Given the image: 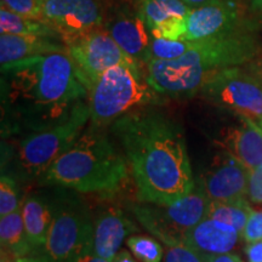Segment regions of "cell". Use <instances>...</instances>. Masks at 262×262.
Wrapping results in <instances>:
<instances>
[{
  "instance_id": "cell-3",
  "label": "cell",
  "mask_w": 262,
  "mask_h": 262,
  "mask_svg": "<svg viewBox=\"0 0 262 262\" xmlns=\"http://www.w3.org/2000/svg\"><path fill=\"white\" fill-rule=\"evenodd\" d=\"M253 35L237 31L206 40L193 41L191 50L175 60L149 61L145 66L147 81L164 97H189L198 94L212 75L238 67L257 55Z\"/></svg>"
},
{
  "instance_id": "cell-35",
  "label": "cell",
  "mask_w": 262,
  "mask_h": 262,
  "mask_svg": "<svg viewBox=\"0 0 262 262\" xmlns=\"http://www.w3.org/2000/svg\"><path fill=\"white\" fill-rule=\"evenodd\" d=\"M16 258L17 257L14 254H11L10 251L2 248V251H0V262H16Z\"/></svg>"
},
{
  "instance_id": "cell-18",
  "label": "cell",
  "mask_w": 262,
  "mask_h": 262,
  "mask_svg": "<svg viewBox=\"0 0 262 262\" xmlns=\"http://www.w3.org/2000/svg\"><path fill=\"white\" fill-rule=\"evenodd\" d=\"M242 234L233 226L205 217L186 235L185 243L205 255L231 253Z\"/></svg>"
},
{
  "instance_id": "cell-6",
  "label": "cell",
  "mask_w": 262,
  "mask_h": 262,
  "mask_svg": "<svg viewBox=\"0 0 262 262\" xmlns=\"http://www.w3.org/2000/svg\"><path fill=\"white\" fill-rule=\"evenodd\" d=\"M94 220L79 199L58 195L56 211L39 256L45 262H77L91 255Z\"/></svg>"
},
{
  "instance_id": "cell-32",
  "label": "cell",
  "mask_w": 262,
  "mask_h": 262,
  "mask_svg": "<svg viewBox=\"0 0 262 262\" xmlns=\"http://www.w3.org/2000/svg\"><path fill=\"white\" fill-rule=\"evenodd\" d=\"M205 262H243V260L238 255L226 253L217 255H208V256H205Z\"/></svg>"
},
{
  "instance_id": "cell-27",
  "label": "cell",
  "mask_w": 262,
  "mask_h": 262,
  "mask_svg": "<svg viewBox=\"0 0 262 262\" xmlns=\"http://www.w3.org/2000/svg\"><path fill=\"white\" fill-rule=\"evenodd\" d=\"M2 8L25 17L42 21L41 0H2Z\"/></svg>"
},
{
  "instance_id": "cell-14",
  "label": "cell",
  "mask_w": 262,
  "mask_h": 262,
  "mask_svg": "<svg viewBox=\"0 0 262 262\" xmlns=\"http://www.w3.org/2000/svg\"><path fill=\"white\" fill-rule=\"evenodd\" d=\"M103 28L110 33L120 49L140 66L146 64L152 34L139 9L122 8L107 14Z\"/></svg>"
},
{
  "instance_id": "cell-21",
  "label": "cell",
  "mask_w": 262,
  "mask_h": 262,
  "mask_svg": "<svg viewBox=\"0 0 262 262\" xmlns=\"http://www.w3.org/2000/svg\"><path fill=\"white\" fill-rule=\"evenodd\" d=\"M0 243L3 249L14 254L16 257L28 256L33 251L26 234L21 208L0 217Z\"/></svg>"
},
{
  "instance_id": "cell-1",
  "label": "cell",
  "mask_w": 262,
  "mask_h": 262,
  "mask_svg": "<svg viewBox=\"0 0 262 262\" xmlns=\"http://www.w3.org/2000/svg\"><path fill=\"white\" fill-rule=\"evenodd\" d=\"M129 164L141 203L171 204L194 188L183 127L152 106L140 107L111 124Z\"/></svg>"
},
{
  "instance_id": "cell-38",
  "label": "cell",
  "mask_w": 262,
  "mask_h": 262,
  "mask_svg": "<svg viewBox=\"0 0 262 262\" xmlns=\"http://www.w3.org/2000/svg\"><path fill=\"white\" fill-rule=\"evenodd\" d=\"M251 8L254 11H262V0H251Z\"/></svg>"
},
{
  "instance_id": "cell-31",
  "label": "cell",
  "mask_w": 262,
  "mask_h": 262,
  "mask_svg": "<svg viewBox=\"0 0 262 262\" xmlns=\"http://www.w3.org/2000/svg\"><path fill=\"white\" fill-rule=\"evenodd\" d=\"M245 251L249 262H262V241L248 244Z\"/></svg>"
},
{
  "instance_id": "cell-16",
  "label": "cell",
  "mask_w": 262,
  "mask_h": 262,
  "mask_svg": "<svg viewBox=\"0 0 262 262\" xmlns=\"http://www.w3.org/2000/svg\"><path fill=\"white\" fill-rule=\"evenodd\" d=\"M136 231V225L120 209L111 208L100 212L94 220L91 255L113 261L125 238Z\"/></svg>"
},
{
  "instance_id": "cell-39",
  "label": "cell",
  "mask_w": 262,
  "mask_h": 262,
  "mask_svg": "<svg viewBox=\"0 0 262 262\" xmlns=\"http://www.w3.org/2000/svg\"><path fill=\"white\" fill-rule=\"evenodd\" d=\"M256 77L258 78V79H260V80H261V83H262V75H256Z\"/></svg>"
},
{
  "instance_id": "cell-7",
  "label": "cell",
  "mask_w": 262,
  "mask_h": 262,
  "mask_svg": "<svg viewBox=\"0 0 262 262\" xmlns=\"http://www.w3.org/2000/svg\"><path fill=\"white\" fill-rule=\"evenodd\" d=\"M210 202L201 183H195L187 195L171 204L143 203L131 210L143 227L169 247L185 243L188 232L206 217Z\"/></svg>"
},
{
  "instance_id": "cell-9",
  "label": "cell",
  "mask_w": 262,
  "mask_h": 262,
  "mask_svg": "<svg viewBox=\"0 0 262 262\" xmlns=\"http://www.w3.org/2000/svg\"><path fill=\"white\" fill-rule=\"evenodd\" d=\"M203 98L234 114L262 120V83L256 75L231 67L212 75L198 91Z\"/></svg>"
},
{
  "instance_id": "cell-23",
  "label": "cell",
  "mask_w": 262,
  "mask_h": 262,
  "mask_svg": "<svg viewBox=\"0 0 262 262\" xmlns=\"http://www.w3.org/2000/svg\"><path fill=\"white\" fill-rule=\"evenodd\" d=\"M253 210L254 209L249 205V203L244 198L229 202L211 201L206 217L233 226L242 234Z\"/></svg>"
},
{
  "instance_id": "cell-12",
  "label": "cell",
  "mask_w": 262,
  "mask_h": 262,
  "mask_svg": "<svg viewBox=\"0 0 262 262\" xmlns=\"http://www.w3.org/2000/svg\"><path fill=\"white\" fill-rule=\"evenodd\" d=\"M239 10L234 0H217L191 9L186 17L182 40L199 41L238 31Z\"/></svg>"
},
{
  "instance_id": "cell-25",
  "label": "cell",
  "mask_w": 262,
  "mask_h": 262,
  "mask_svg": "<svg viewBox=\"0 0 262 262\" xmlns=\"http://www.w3.org/2000/svg\"><path fill=\"white\" fill-rule=\"evenodd\" d=\"M126 245L131 254L141 262H162L164 251L160 243L147 235H130Z\"/></svg>"
},
{
  "instance_id": "cell-10",
  "label": "cell",
  "mask_w": 262,
  "mask_h": 262,
  "mask_svg": "<svg viewBox=\"0 0 262 262\" xmlns=\"http://www.w3.org/2000/svg\"><path fill=\"white\" fill-rule=\"evenodd\" d=\"M63 42L67 54L80 71L89 89L104 72L114 66L139 64L127 56L103 27Z\"/></svg>"
},
{
  "instance_id": "cell-37",
  "label": "cell",
  "mask_w": 262,
  "mask_h": 262,
  "mask_svg": "<svg viewBox=\"0 0 262 262\" xmlns=\"http://www.w3.org/2000/svg\"><path fill=\"white\" fill-rule=\"evenodd\" d=\"M16 262H45L40 256H21L16 258Z\"/></svg>"
},
{
  "instance_id": "cell-24",
  "label": "cell",
  "mask_w": 262,
  "mask_h": 262,
  "mask_svg": "<svg viewBox=\"0 0 262 262\" xmlns=\"http://www.w3.org/2000/svg\"><path fill=\"white\" fill-rule=\"evenodd\" d=\"M192 45L193 41L189 40H182V39L171 40V39L155 38L152 35V40H150L148 52H147L146 63L156 60H175L191 50Z\"/></svg>"
},
{
  "instance_id": "cell-11",
  "label": "cell",
  "mask_w": 262,
  "mask_h": 262,
  "mask_svg": "<svg viewBox=\"0 0 262 262\" xmlns=\"http://www.w3.org/2000/svg\"><path fill=\"white\" fill-rule=\"evenodd\" d=\"M42 21L70 40L103 27L106 10L100 0H41Z\"/></svg>"
},
{
  "instance_id": "cell-26",
  "label": "cell",
  "mask_w": 262,
  "mask_h": 262,
  "mask_svg": "<svg viewBox=\"0 0 262 262\" xmlns=\"http://www.w3.org/2000/svg\"><path fill=\"white\" fill-rule=\"evenodd\" d=\"M21 204L16 181L11 176L3 173L0 180V217L18 210Z\"/></svg>"
},
{
  "instance_id": "cell-17",
  "label": "cell",
  "mask_w": 262,
  "mask_h": 262,
  "mask_svg": "<svg viewBox=\"0 0 262 262\" xmlns=\"http://www.w3.org/2000/svg\"><path fill=\"white\" fill-rule=\"evenodd\" d=\"M139 11L155 38L180 40L191 11L182 0H139Z\"/></svg>"
},
{
  "instance_id": "cell-34",
  "label": "cell",
  "mask_w": 262,
  "mask_h": 262,
  "mask_svg": "<svg viewBox=\"0 0 262 262\" xmlns=\"http://www.w3.org/2000/svg\"><path fill=\"white\" fill-rule=\"evenodd\" d=\"M188 8L194 9V8H199V6L206 5V4H210V3L217 2V0H182Z\"/></svg>"
},
{
  "instance_id": "cell-33",
  "label": "cell",
  "mask_w": 262,
  "mask_h": 262,
  "mask_svg": "<svg viewBox=\"0 0 262 262\" xmlns=\"http://www.w3.org/2000/svg\"><path fill=\"white\" fill-rule=\"evenodd\" d=\"M113 262H141V261L137 260V258L134 256V255H131L127 250L122 249V250L117 254V256L114 257Z\"/></svg>"
},
{
  "instance_id": "cell-13",
  "label": "cell",
  "mask_w": 262,
  "mask_h": 262,
  "mask_svg": "<svg viewBox=\"0 0 262 262\" xmlns=\"http://www.w3.org/2000/svg\"><path fill=\"white\" fill-rule=\"evenodd\" d=\"M249 170L237 158L221 149L201 180L210 201L229 202L248 194Z\"/></svg>"
},
{
  "instance_id": "cell-36",
  "label": "cell",
  "mask_w": 262,
  "mask_h": 262,
  "mask_svg": "<svg viewBox=\"0 0 262 262\" xmlns=\"http://www.w3.org/2000/svg\"><path fill=\"white\" fill-rule=\"evenodd\" d=\"M77 262H113V261L104 260V258L94 256V255H86V256L81 257L80 260H78Z\"/></svg>"
},
{
  "instance_id": "cell-15",
  "label": "cell",
  "mask_w": 262,
  "mask_h": 262,
  "mask_svg": "<svg viewBox=\"0 0 262 262\" xmlns=\"http://www.w3.org/2000/svg\"><path fill=\"white\" fill-rule=\"evenodd\" d=\"M235 117V123L222 127L214 141L251 171L262 163V126L249 117Z\"/></svg>"
},
{
  "instance_id": "cell-28",
  "label": "cell",
  "mask_w": 262,
  "mask_h": 262,
  "mask_svg": "<svg viewBox=\"0 0 262 262\" xmlns=\"http://www.w3.org/2000/svg\"><path fill=\"white\" fill-rule=\"evenodd\" d=\"M164 262H205V255L186 243H180L166 247Z\"/></svg>"
},
{
  "instance_id": "cell-4",
  "label": "cell",
  "mask_w": 262,
  "mask_h": 262,
  "mask_svg": "<svg viewBox=\"0 0 262 262\" xmlns=\"http://www.w3.org/2000/svg\"><path fill=\"white\" fill-rule=\"evenodd\" d=\"M127 179L122 149L103 129L89 126L38 178L42 186L80 193H113Z\"/></svg>"
},
{
  "instance_id": "cell-20",
  "label": "cell",
  "mask_w": 262,
  "mask_h": 262,
  "mask_svg": "<svg viewBox=\"0 0 262 262\" xmlns=\"http://www.w3.org/2000/svg\"><path fill=\"white\" fill-rule=\"evenodd\" d=\"M52 52H67L62 39L33 37V35L0 34V62L2 66L14 63Z\"/></svg>"
},
{
  "instance_id": "cell-40",
  "label": "cell",
  "mask_w": 262,
  "mask_h": 262,
  "mask_svg": "<svg viewBox=\"0 0 262 262\" xmlns=\"http://www.w3.org/2000/svg\"><path fill=\"white\" fill-rule=\"evenodd\" d=\"M260 125H261V126H262V120H261V122H260Z\"/></svg>"
},
{
  "instance_id": "cell-19",
  "label": "cell",
  "mask_w": 262,
  "mask_h": 262,
  "mask_svg": "<svg viewBox=\"0 0 262 262\" xmlns=\"http://www.w3.org/2000/svg\"><path fill=\"white\" fill-rule=\"evenodd\" d=\"M57 198L49 199L47 195L32 194L22 201L21 212L25 229L33 251H39L45 244L49 229L56 211Z\"/></svg>"
},
{
  "instance_id": "cell-2",
  "label": "cell",
  "mask_w": 262,
  "mask_h": 262,
  "mask_svg": "<svg viewBox=\"0 0 262 262\" xmlns=\"http://www.w3.org/2000/svg\"><path fill=\"white\" fill-rule=\"evenodd\" d=\"M89 86L67 52H52L2 66L6 123L39 131L66 122L89 102Z\"/></svg>"
},
{
  "instance_id": "cell-30",
  "label": "cell",
  "mask_w": 262,
  "mask_h": 262,
  "mask_svg": "<svg viewBox=\"0 0 262 262\" xmlns=\"http://www.w3.org/2000/svg\"><path fill=\"white\" fill-rule=\"evenodd\" d=\"M248 196L254 204H262V163L249 172Z\"/></svg>"
},
{
  "instance_id": "cell-22",
  "label": "cell",
  "mask_w": 262,
  "mask_h": 262,
  "mask_svg": "<svg viewBox=\"0 0 262 262\" xmlns=\"http://www.w3.org/2000/svg\"><path fill=\"white\" fill-rule=\"evenodd\" d=\"M0 33L14 35H33V37L62 39L57 31L41 19L14 14L5 8H0Z\"/></svg>"
},
{
  "instance_id": "cell-8",
  "label": "cell",
  "mask_w": 262,
  "mask_h": 262,
  "mask_svg": "<svg viewBox=\"0 0 262 262\" xmlns=\"http://www.w3.org/2000/svg\"><path fill=\"white\" fill-rule=\"evenodd\" d=\"M89 122L88 102L78 108L66 122L27 134L17 147V164L21 172L28 178L38 179L84 133V127Z\"/></svg>"
},
{
  "instance_id": "cell-5",
  "label": "cell",
  "mask_w": 262,
  "mask_h": 262,
  "mask_svg": "<svg viewBox=\"0 0 262 262\" xmlns=\"http://www.w3.org/2000/svg\"><path fill=\"white\" fill-rule=\"evenodd\" d=\"M139 64H117L107 70L89 91L90 126L104 129L140 107L162 103Z\"/></svg>"
},
{
  "instance_id": "cell-29",
  "label": "cell",
  "mask_w": 262,
  "mask_h": 262,
  "mask_svg": "<svg viewBox=\"0 0 262 262\" xmlns=\"http://www.w3.org/2000/svg\"><path fill=\"white\" fill-rule=\"evenodd\" d=\"M242 237L248 244L262 241V210H253L242 232Z\"/></svg>"
}]
</instances>
